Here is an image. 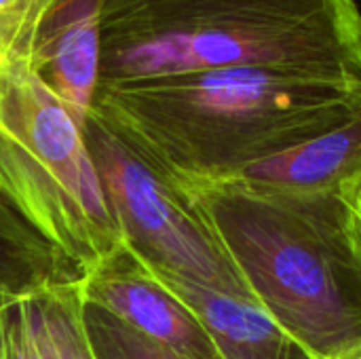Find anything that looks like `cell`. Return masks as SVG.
<instances>
[{
    "label": "cell",
    "mask_w": 361,
    "mask_h": 359,
    "mask_svg": "<svg viewBox=\"0 0 361 359\" xmlns=\"http://www.w3.org/2000/svg\"><path fill=\"white\" fill-rule=\"evenodd\" d=\"M361 110V80L277 68L104 80L91 112L171 178L220 180Z\"/></svg>",
    "instance_id": "6da1fadb"
},
{
    "label": "cell",
    "mask_w": 361,
    "mask_h": 359,
    "mask_svg": "<svg viewBox=\"0 0 361 359\" xmlns=\"http://www.w3.org/2000/svg\"><path fill=\"white\" fill-rule=\"evenodd\" d=\"M167 178L214 231L250 296L307 358L361 349V233L338 193L273 195Z\"/></svg>",
    "instance_id": "7a4b0ae2"
},
{
    "label": "cell",
    "mask_w": 361,
    "mask_h": 359,
    "mask_svg": "<svg viewBox=\"0 0 361 359\" xmlns=\"http://www.w3.org/2000/svg\"><path fill=\"white\" fill-rule=\"evenodd\" d=\"M104 80L277 68L361 80L355 0H99Z\"/></svg>",
    "instance_id": "3957f363"
},
{
    "label": "cell",
    "mask_w": 361,
    "mask_h": 359,
    "mask_svg": "<svg viewBox=\"0 0 361 359\" xmlns=\"http://www.w3.org/2000/svg\"><path fill=\"white\" fill-rule=\"evenodd\" d=\"M0 197L82 275L123 245L82 125L32 53L0 55Z\"/></svg>",
    "instance_id": "277c9868"
},
{
    "label": "cell",
    "mask_w": 361,
    "mask_h": 359,
    "mask_svg": "<svg viewBox=\"0 0 361 359\" xmlns=\"http://www.w3.org/2000/svg\"><path fill=\"white\" fill-rule=\"evenodd\" d=\"M82 133L123 245L137 260L220 292L250 296L214 231L161 167L93 112Z\"/></svg>",
    "instance_id": "5b68a950"
},
{
    "label": "cell",
    "mask_w": 361,
    "mask_h": 359,
    "mask_svg": "<svg viewBox=\"0 0 361 359\" xmlns=\"http://www.w3.org/2000/svg\"><path fill=\"white\" fill-rule=\"evenodd\" d=\"M80 300L110 313L140 334L197 359H220L190 311L121 245L78 281Z\"/></svg>",
    "instance_id": "8992f818"
},
{
    "label": "cell",
    "mask_w": 361,
    "mask_h": 359,
    "mask_svg": "<svg viewBox=\"0 0 361 359\" xmlns=\"http://www.w3.org/2000/svg\"><path fill=\"white\" fill-rule=\"evenodd\" d=\"M137 262L190 311L220 359H309L252 296L220 292Z\"/></svg>",
    "instance_id": "52a82bcc"
},
{
    "label": "cell",
    "mask_w": 361,
    "mask_h": 359,
    "mask_svg": "<svg viewBox=\"0 0 361 359\" xmlns=\"http://www.w3.org/2000/svg\"><path fill=\"white\" fill-rule=\"evenodd\" d=\"M361 174V110L345 123L218 182L273 195L338 193Z\"/></svg>",
    "instance_id": "ba28073f"
},
{
    "label": "cell",
    "mask_w": 361,
    "mask_h": 359,
    "mask_svg": "<svg viewBox=\"0 0 361 359\" xmlns=\"http://www.w3.org/2000/svg\"><path fill=\"white\" fill-rule=\"evenodd\" d=\"M32 61L51 91L85 125L102 83L99 0H66L36 38Z\"/></svg>",
    "instance_id": "9c48e42d"
},
{
    "label": "cell",
    "mask_w": 361,
    "mask_h": 359,
    "mask_svg": "<svg viewBox=\"0 0 361 359\" xmlns=\"http://www.w3.org/2000/svg\"><path fill=\"white\" fill-rule=\"evenodd\" d=\"M0 359H91L78 281L8 305L2 311Z\"/></svg>",
    "instance_id": "30bf717a"
},
{
    "label": "cell",
    "mask_w": 361,
    "mask_h": 359,
    "mask_svg": "<svg viewBox=\"0 0 361 359\" xmlns=\"http://www.w3.org/2000/svg\"><path fill=\"white\" fill-rule=\"evenodd\" d=\"M82 273L0 197V309L34 292L76 284Z\"/></svg>",
    "instance_id": "8fae6325"
},
{
    "label": "cell",
    "mask_w": 361,
    "mask_h": 359,
    "mask_svg": "<svg viewBox=\"0 0 361 359\" xmlns=\"http://www.w3.org/2000/svg\"><path fill=\"white\" fill-rule=\"evenodd\" d=\"M82 328L91 359H197L140 334L87 303H82Z\"/></svg>",
    "instance_id": "7c38bea8"
},
{
    "label": "cell",
    "mask_w": 361,
    "mask_h": 359,
    "mask_svg": "<svg viewBox=\"0 0 361 359\" xmlns=\"http://www.w3.org/2000/svg\"><path fill=\"white\" fill-rule=\"evenodd\" d=\"M338 195L347 203V207H349V212H351V216H353V220H355V224H357L361 233V174L355 176L351 182H347L338 190Z\"/></svg>",
    "instance_id": "4fadbf2b"
},
{
    "label": "cell",
    "mask_w": 361,
    "mask_h": 359,
    "mask_svg": "<svg viewBox=\"0 0 361 359\" xmlns=\"http://www.w3.org/2000/svg\"><path fill=\"white\" fill-rule=\"evenodd\" d=\"M332 359H361V349H357V351H351V353H345V355H338V358H332Z\"/></svg>",
    "instance_id": "5bb4252c"
},
{
    "label": "cell",
    "mask_w": 361,
    "mask_h": 359,
    "mask_svg": "<svg viewBox=\"0 0 361 359\" xmlns=\"http://www.w3.org/2000/svg\"><path fill=\"white\" fill-rule=\"evenodd\" d=\"M6 309V307H4ZM4 309H0V353H2V311Z\"/></svg>",
    "instance_id": "9a60e30c"
}]
</instances>
